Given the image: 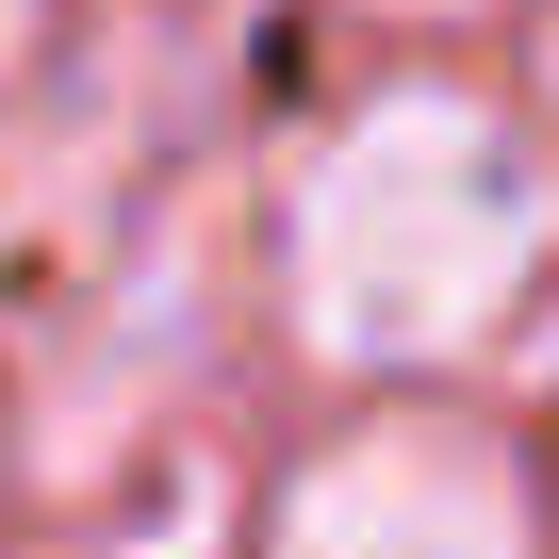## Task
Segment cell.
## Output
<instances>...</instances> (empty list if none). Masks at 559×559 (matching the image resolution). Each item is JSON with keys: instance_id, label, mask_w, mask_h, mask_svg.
I'll return each mask as SVG.
<instances>
[{"instance_id": "cell-3", "label": "cell", "mask_w": 559, "mask_h": 559, "mask_svg": "<svg viewBox=\"0 0 559 559\" xmlns=\"http://www.w3.org/2000/svg\"><path fill=\"white\" fill-rule=\"evenodd\" d=\"M379 17H461V0H379Z\"/></svg>"}, {"instance_id": "cell-1", "label": "cell", "mask_w": 559, "mask_h": 559, "mask_svg": "<svg viewBox=\"0 0 559 559\" xmlns=\"http://www.w3.org/2000/svg\"><path fill=\"white\" fill-rule=\"evenodd\" d=\"M280 280H297V330L330 362H461L543 280V165L510 148L493 99L395 83L297 165Z\"/></svg>"}, {"instance_id": "cell-2", "label": "cell", "mask_w": 559, "mask_h": 559, "mask_svg": "<svg viewBox=\"0 0 559 559\" xmlns=\"http://www.w3.org/2000/svg\"><path fill=\"white\" fill-rule=\"evenodd\" d=\"M263 559H543V526H526V477L477 428L379 412V428H346V444L297 461Z\"/></svg>"}]
</instances>
